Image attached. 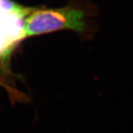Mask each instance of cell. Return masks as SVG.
<instances>
[{"label":"cell","mask_w":133,"mask_h":133,"mask_svg":"<svg viewBox=\"0 0 133 133\" xmlns=\"http://www.w3.org/2000/svg\"><path fill=\"white\" fill-rule=\"evenodd\" d=\"M98 16L99 10L90 0H69L61 8L31 10L24 19L23 38L70 30L83 41L92 40L98 31Z\"/></svg>","instance_id":"cell-1"}]
</instances>
